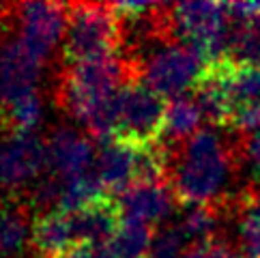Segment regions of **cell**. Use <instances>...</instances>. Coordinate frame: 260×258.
<instances>
[{
    "instance_id": "1",
    "label": "cell",
    "mask_w": 260,
    "mask_h": 258,
    "mask_svg": "<svg viewBox=\"0 0 260 258\" xmlns=\"http://www.w3.org/2000/svg\"><path fill=\"white\" fill-rule=\"evenodd\" d=\"M129 78L132 67L116 54L62 64L56 90L58 104L97 142L112 140L118 95Z\"/></svg>"
},
{
    "instance_id": "2",
    "label": "cell",
    "mask_w": 260,
    "mask_h": 258,
    "mask_svg": "<svg viewBox=\"0 0 260 258\" xmlns=\"http://www.w3.org/2000/svg\"><path fill=\"white\" fill-rule=\"evenodd\" d=\"M230 179L232 157L217 127H202L187 142L168 151V183L185 207L213 205L228 189Z\"/></svg>"
},
{
    "instance_id": "3",
    "label": "cell",
    "mask_w": 260,
    "mask_h": 258,
    "mask_svg": "<svg viewBox=\"0 0 260 258\" xmlns=\"http://www.w3.org/2000/svg\"><path fill=\"white\" fill-rule=\"evenodd\" d=\"M129 67L134 78L170 101L198 88L211 62L189 45L159 35L144 45L140 56L129 60Z\"/></svg>"
},
{
    "instance_id": "4",
    "label": "cell",
    "mask_w": 260,
    "mask_h": 258,
    "mask_svg": "<svg viewBox=\"0 0 260 258\" xmlns=\"http://www.w3.org/2000/svg\"><path fill=\"white\" fill-rule=\"evenodd\" d=\"M230 17L219 3H176L161 9L164 37L189 45L211 64L226 60Z\"/></svg>"
},
{
    "instance_id": "5",
    "label": "cell",
    "mask_w": 260,
    "mask_h": 258,
    "mask_svg": "<svg viewBox=\"0 0 260 258\" xmlns=\"http://www.w3.org/2000/svg\"><path fill=\"white\" fill-rule=\"evenodd\" d=\"M123 41V24L112 5H69L67 30L62 39V62H82L112 56Z\"/></svg>"
},
{
    "instance_id": "6",
    "label": "cell",
    "mask_w": 260,
    "mask_h": 258,
    "mask_svg": "<svg viewBox=\"0 0 260 258\" xmlns=\"http://www.w3.org/2000/svg\"><path fill=\"white\" fill-rule=\"evenodd\" d=\"M166 106L168 104L161 95H157L132 73L118 95L114 138L132 144L159 142Z\"/></svg>"
},
{
    "instance_id": "7",
    "label": "cell",
    "mask_w": 260,
    "mask_h": 258,
    "mask_svg": "<svg viewBox=\"0 0 260 258\" xmlns=\"http://www.w3.org/2000/svg\"><path fill=\"white\" fill-rule=\"evenodd\" d=\"M69 5L22 3L9 7L13 33L41 62L48 60L64 39Z\"/></svg>"
},
{
    "instance_id": "8",
    "label": "cell",
    "mask_w": 260,
    "mask_h": 258,
    "mask_svg": "<svg viewBox=\"0 0 260 258\" xmlns=\"http://www.w3.org/2000/svg\"><path fill=\"white\" fill-rule=\"evenodd\" d=\"M43 64L15 33L0 41V112L13 101L37 93Z\"/></svg>"
},
{
    "instance_id": "9",
    "label": "cell",
    "mask_w": 260,
    "mask_h": 258,
    "mask_svg": "<svg viewBox=\"0 0 260 258\" xmlns=\"http://www.w3.org/2000/svg\"><path fill=\"white\" fill-rule=\"evenodd\" d=\"M48 168L45 142L37 134L9 136L0 142V187L7 191L24 189Z\"/></svg>"
},
{
    "instance_id": "10",
    "label": "cell",
    "mask_w": 260,
    "mask_h": 258,
    "mask_svg": "<svg viewBox=\"0 0 260 258\" xmlns=\"http://www.w3.org/2000/svg\"><path fill=\"white\" fill-rule=\"evenodd\" d=\"M48 151V170L62 181L82 177L92 170L97 157V144L92 138L76 127L62 125L50 134L45 142Z\"/></svg>"
},
{
    "instance_id": "11",
    "label": "cell",
    "mask_w": 260,
    "mask_h": 258,
    "mask_svg": "<svg viewBox=\"0 0 260 258\" xmlns=\"http://www.w3.org/2000/svg\"><path fill=\"white\" fill-rule=\"evenodd\" d=\"M228 125L243 134L260 129V67L228 62Z\"/></svg>"
},
{
    "instance_id": "12",
    "label": "cell",
    "mask_w": 260,
    "mask_h": 258,
    "mask_svg": "<svg viewBox=\"0 0 260 258\" xmlns=\"http://www.w3.org/2000/svg\"><path fill=\"white\" fill-rule=\"evenodd\" d=\"M174 200L176 196L168 181H148L125 189L116 196V205L123 219L155 226L172 213Z\"/></svg>"
},
{
    "instance_id": "13",
    "label": "cell",
    "mask_w": 260,
    "mask_h": 258,
    "mask_svg": "<svg viewBox=\"0 0 260 258\" xmlns=\"http://www.w3.org/2000/svg\"><path fill=\"white\" fill-rule=\"evenodd\" d=\"M35 217L17 200L0 207V258H24L32 245Z\"/></svg>"
},
{
    "instance_id": "14",
    "label": "cell",
    "mask_w": 260,
    "mask_h": 258,
    "mask_svg": "<svg viewBox=\"0 0 260 258\" xmlns=\"http://www.w3.org/2000/svg\"><path fill=\"white\" fill-rule=\"evenodd\" d=\"M202 110L198 106L196 97L183 95L170 99L166 106V116H164V127L159 136V144L164 149H176L183 142H187L191 136H196L200 132L202 123Z\"/></svg>"
},
{
    "instance_id": "15",
    "label": "cell",
    "mask_w": 260,
    "mask_h": 258,
    "mask_svg": "<svg viewBox=\"0 0 260 258\" xmlns=\"http://www.w3.org/2000/svg\"><path fill=\"white\" fill-rule=\"evenodd\" d=\"M41 121H43V99L39 90L13 101L11 106L0 112V127L9 136L35 134V129L39 127Z\"/></svg>"
},
{
    "instance_id": "16",
    "label": "cell",
    "mask_w": 260,
    "mask_h": 258,
    "mask_svg": "<svg viewBox=\"0 0 260 258\" xmlns=\"http://www.w3.org/2000/svg\"><path fill=\"white\" fill-rule=\"evenodd\" d=\"M153 239H155L153 226L123 219L108 247L116 258H148Z\"/></svg>"
},
{
    "instance_id": "17",
    "label": "cell",
    "mask_w": 260,
    "mask_h": 258,
    "mask_svg": "<svg viewBox=\"0 0 260 258\" xmlns=\"http://www.w3.org/2000/svg\"><path fill=\"white\" fill-rule=\"evenodd\" d=\"M176 226H179L183 237L187 239L191 245L207 243V241L215 239V233L219 228V215H217V211L213 209V205L187 207Z\"/></svg>"
},
{
    "instance_id": "18",
    "label": "cell",
    "mask_w": 260,
    "mask_h": 258,
    "mask_svg": "<svg viewBox=\"0 0 260 258\" xmlns=\"http://www.w3.org/2000/svg\"><path fill=\"white\" fill-rule=\"evenodd\" d=\"M185 243L187 239L183 237L179 226H166L155 233L148 258H183Z\"/></svg>"
},
{
    "instance_id": "19",
    "label": "cell",
    "mask_w": 260,
    "mask_h": 258,
    "mask_svg": "<svg viewBox=\"0 0 260 258\" xmlns=\"http://www.w3.org/2000/svg\"><path fill=\"white\" fill-rule=\"evenodd\" d=\"M183 258H241L237 250L224 241H207V243H198V245H189V250H185Z\"/></svg>"
},
{
    "instance_id": "20",
    "label": "cell",
    "mask_w": 260,
    "mask_h": 258,
    "mask_svg": "<svg viewBox=\"0 0 260 258\" xmlns=\"http://www.w3.org/2000/svg\"><path fill=\"white\" fill-rule=\"evenodd\" d=\"M226 11L232 24L241 26H258L260 24V3H230Z\"/></svg>"
},
{
    "instance_id": "21",
    "label": "cell",
    "mask_w": 260,
    "mask_h": 258,
    "mask_svg": "<svg viewBox=\"0 0 260 258\" xmlns=\"http://www.w3.org/2000/svg\"><path fill=\"white\" fill-rule=\"evenodd\" d=\"M243 153H245L247 168L252 170V174L260 181V129H256V132H252V134H247Z\"/></svg>"
},
{
    "instance_id": "22",
    "label": "cell",
    "mask_w": 260,
    "mask_h": 258,
    "mask_svg": "<svg viewBox=\"0 0 260 258\" xmlns=\"http://www.w3.org/2000/svg\"><path fill=\"white\" fill-rule=\"evenodd\" d=\"M54 258H116L108 245H76Z\"/></svg>"
},
{
    "instance_id": "23",
    "label": "cell",
    "mask_w": 260,
    "mask_h": 258,
    "mask_svg": "<svg viewBox=\"0 0 260 258\" xmlns=\"http://www.w3.org/2000/svg\"><path fill=\"white\" fill-rule=\"evenodd\" d=\"M241 209L247 211V213L260 224V191H254L252 196H249V198L243 202V205H241Z\"/></svg>"
},
{
    "instance_id": "24",
    "label": "cell",
    "mask_w": 260,
    "mask_h": 258,
    "mask_svg": "<svg viewBox=\"0 0 260 258\" xmlns=\"http://www.w3.org/2000/svg\"><path fill=\"white\" fill-rule=\"evenodd\" d=\"M7 9L9 7H0V30H3L5 24H7Z\"/></svg>"
}]
</instances>
